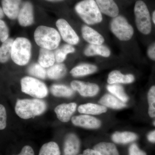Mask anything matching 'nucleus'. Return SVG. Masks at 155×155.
Segmentation results:
<instances>
[{
    "label": "nucleus",
    "instance_id": "nucleus-1",
    "mask_svg": "<svg viewBox=\"0 0 155 155\" xmlns=\"http://www.w3.org/2000/svg\"><path fill=\"white\" fill-rule=\"evenodd\" d=\"M47 109L46 103L39 99L18 100L15 110L21 119H27L41 115Z\"/></svg>",
    "mask_w": 155,
    "mask_h": 155
},
{
    "label": "nucleus",
    "instance_id": "nucleus-2",
    "mask_svg": "<svg viewBox=\"0 0 155 155\" xmlns=\"http://www.w3.org/2000/svg\"><path fill=\"white\" fill-rule=\"evenodd\" d=\"M75 11L84 22L94 25L102 22V15L95 0H82L76 4Z\"/></svg>",
    "mask_w": 155,
    "mask_h": 155
},
{
    "label": "nucleus",
    "instance_id": "nucleus-3",
    "mask_svg": "<svg viewBox=\"0 0 155 155\" xmlns=\"http://www.w3.org/2000/svg\"><path fill=\"white\" fill-rule=\"evenodd\" d=\"M34 39L39 46L50 50L57 48L61 40V35L58 31L43 25L38 26L35 29Z\"/></svg>",
    "mask_w": 155,
    "mask_h": 155
},
{
    "label": "nucleus",
    "instance_id": "nucleus-4",
    "mask_svg": "<svg viewBox=\"0 0 155 155\" xmlns=\"http://www.w3.org/2000/svg\"><path fill=\"white\" fill-rule=\"evenodd\" d=\"M134 16L137 28L140 32L148 35L151 32V17L148 7L143 0H137L134 6Z\"/></svg>",
    "mask_w": 155,
    "mask_h": 155
},
{
    "label": "nucleus",
    "instance_id": "nucleus-5",
    "mask_svg": "<svg viewBox=\"0 0 155 155\" xmlns=\"http://www.w3.org/2000/svg\"><path fill=\"white\" fill-rule=\"evenodd\" d=\"M31 45L28 39L17 38L12 46L11 58L15 64L25 66L30 60L31 56Z\"/></svg>",
    "mask_w": 155,
    "mask_h": 155
},
{
    "label": "nucleus",
    "instance_id": "nucleus-6",
    "mask_svg": "<svg viewBox=\"0 0 155 155\" xmlns=\"http://www.w3.org/2000/svg\"><path fill=\"white\" fill-rule=\"evenodd\" d=\"M21 90L22 92L37 99L47 96L48 89L43 82L34 78L26 76L21 80Z\"/></svg>",
    "mask_w": 155,
    "mask_h": 155
},
{
    "label": "nucleus",
    "instance_id": "nucleus-7",
    "mask_svg": "<svg viewBox=\"0 0 155 155\" xmlns=\"http://www.w3.org/2000/svg\"><path fill=\"white\" fill-rule=\"evenodd\" d=\"M110 28L112 33L122 41L130 40L134 33L132 26L122 15L113 18L110 23Z\"/></svg>",
    "mask_w": 155,
    "mask_h": 155
},
{
    "label": "nucleus",
    "instance_id": "nucleus-8",
    "mask_svg": "<svg viewBox=\"0 0 155 155\" xmlns=\"http://www.w3.org/2000/svg\"><path fill=\"white\" fill-rule=\"evenodd\" d=\"M56 26L63 39L68 44L72 45L79 42L78 35L67 20L63 19H58L56 22Z\"/></svg>",
    "mask_w": 155,
    "mask_h": 155
},
{
    "label": "nucleus",
    "instance_id": "nucleus-9",
    "mask_svg": "<svg viewBox=\"0 0 155 155\" xmlns=\"http://www.w3.org/2000/svg\"><path fill=\"white\" fill-rule=\"evenodd\" d=\"M72 89L84 97H93L97 94L99 87L94 83H85L80 81H73L71 83Z\"/></svg>",
    "mask_w": 155,
    "mask_h": 155
},
{
    "label": "nucleus",
    "instance_id": "nucleus-10",
    "mask_svg": "<svg viewBox=\"0 0 155 155\" xmlns=\"http://www.w3.org/2000/svg\"><path fill=\"white\" fill-rule=\"evenodd\" d=\"M19 24L23 27L32 25L34 21L33 7L29 2H25L20 8L18 16Z\"/></svg>",
    "mask_w": 155,
    "mask_h": 155
},
{
    "label": "nucleus",
    "instance_id": "nucleus-11",
    "mask_svg": "<svg viewBox=\"0 0 155 155\" xmlns=\"http://www.w3.org/2000/svg\"><path fill=\"white\" fill-rule=\"evenodd\" d=\"M71 120L75 126L87 129H97L101 127V124L99 119L88 115L73 116Z\"/></svg>",
    "mask_w": 155,
    "mask_h": 155
},
{
    "label": "nucleus",
    "instance_id": "nucleus-12",
    "mask_svg": "<svg viewBox=\"0 0 155 155\" xmlns=\"http://www.w3.org/2000/svg\"><path fill=\"white\" fill-rule=\"evenodd\" d=\"M77 104L75 103L63 104L57 106L54 109V112L57 118L61 122H67L71 119L72 114L76 110Z\"/></svg>",
    "mask_w": 155,
    "mask_h": 155
},
{
    "label": "nucleus",
    "instance_id": "nucleus-13",
    "mask_svg": "<svg viewBox=\"0 0 155 155\" xmlns=\"http://www.w3.org/2000/svg\"><path fill=\"white\" fill-rule=\"evenodd\" d=\"M80 147V140L77 135L73 133L67 134L64 140V155H77Z\"/></svg>",
    "mask_w": 155,
    "mask_h": 155
},
{
    "label": "nucleus",
    "instance_id": "nucleus-14",
    "mask_svg": "<svg viewBox=\"0 0 155 155\" xmlns=\"http://www.w3.org/2000/svg\"><path fill=\"white\" fill-rule=\"evenodd\" d=\"M95 1L102 14L112 18L119 15V7L114 0H95Z\"/></svg>",
    "mask_w": 155,
    "mask_h": 155
},
{
    "label": "nucleus",
    "instance_id": "nucleus-15",
    "mask_svg": "<svg viewBox=\"0 0 155 155\" xmlns=\"http://www.w3.org/2000/svg\"><path fill=\"white\" fill-rule=\"evenodd\" d=\"M22 0H2L3 11L9 19H15L18 17Z\"/></svg>",
    "mask_w": 155,
    "mask_h": 155
},
{
    "label": "nucleus",
    "instance_id": "nucleus-16",
    "mask_svg": "<svg viewBox=\"0 0 155 155\" xmlns=\"http://www.w3.org/2000/svg\"><path fill=\"white\" fill-rule=\"evenodd\" d=\"M81 34L83 38L90 44L102 45L104 41V39L101 34L87 25L82 27Z\"/></svg>",
    "mask_w": 155,
    "mask_h": 155
},
{
    "label": "nucleus",
    "instance_id": "nucleus-17",
    "mask_svg": "<svg viewBox=\"0 0 155 155\" xmlns=\"http://www.w3.org/2000/svg\"><path fill=\"white\" fill-rule=\"evenodd\" d=\"M134 80V77L131 74L124 75L118 70H114L108 75L107 82L110 84H130Z\"/></svg>",
    "mask_w": 155,
    "mask_h": 155
},
{
    "label": "nucleus",
    "instance_id": "nucleus-18",
    "mask_svg": "<svg viewBox=\"0 0 155 155\" xmlns=\"http://www.w3.org/2000/svg\"><path fill=\"white\" fill-rule=\"evenodd\" d=\"M55 61V54L52 50L41 48L39 54L38 64L44 68H49L54 65Z\"/></svg>",
    "mask_w": 155,
    "mask_h": 155
},
{
    "label": "nucleus",
    "instance_id": "nucleus-19",
    "mask_svg": "<svg viewBox=\"0 0 155 155\" xmlns=\"http://www.w3.org/2000/svg\"><path fill=\"white\" fill-rule=\"evenodd\" d=\"M78 110L81 114L86 115H99L107 111V108L104 106L91 103L81 105Z\"/></svg>",
    "mask_w": 155,
    "mask_h": 155
},
{
    "label": "nucleus",
    "instance_id": "nucleus-20",
    "mask_svg": "<svg viewBox=\"0 0 155 155\" xmlns=\"http://www.w3.org/2000/svg\"><path fill=\"white\" fill-rule=\"evenodd\" d=\"M97 69V68L94 65L81 64L73 68L70 73L74 77H82L94 73L96 72Z\"/></svg>",
    "mask_w": 155,
    "mask_h": 155
},
{
    "label": "nucleus",
    "instance_id": "nucleus-21",
    "mask_svg": "<svg viewBox=\"0 0 155 155\" xmlns=\"http://www.w3.org/2000/svg\"><path fill=\"white\" fill-rule=\"evenodd\" d=\"M99 102L104 107L114 109H122L126 106L125 103L110 94L104 95L100 100Z\"/></svg>",
    "mask_w": 155,
    "mask_h": 155
},
{
    "label": "nucleus",
    "instance_id": "nucleus-22",
    "mask_svg": "<svg viewBox=\"0 0 155 155\" xmlns=\"http://www.w3.org/2000/svg\"><path fill=\"white\" fill-rule=\"evenodd\" d=\"M137 138V135L135 134L127 131L122 132H116L113 134L112 137V140L114 142L122 144L132 142L136 140Z\"/></svg>",
    "mask_w": 155,
    "mask_h": 155
},
{
    "label": "nucleus",
    "instance_id": "nucleus-23",
    "mask_svg": "<svg viewBox=\"0 0 155 155\" xmlns=\"http://www.w3.org/2000/svg\"><path fill=\"white\" fill-rule=\"evenodd\" d=\"M66 72L67 68L65 65L59 63L49 67L47 72V75L50 79L56 80L64 77Z\"/></svg>",
    "mask_w": 155,
    "mask_h": 155
},
{
    "label": "nucleus",
    "instance_id": "nucleus-24",
    "mask_svg": "<svg viewBox=\"0 0 155 155\" xmlns=\"http://www.w3.org/2000/svg\"><path fill=\"white\" fill-rule=\"evenodd\" d=\"M14 41L13 39L8 38L2 43L0 47V63H6L11 58Z\"/></svg>",
    "mask_w": 155,
    "mask_h": 155
},
{
    "label": "nucleus",
    "instance_id": "nucleus-25",
    "mask_svg": "<svg viewBox=\"0 0 155 155\" xmlns=\"http://www.w3.org/2000/svg\"><path fill=\"white\" fill-rule=\"evenodd\" d=\"M94 150L97 151L102 155H119L116 146L111 143H100L94 147Z\"/></svg>",
    "mask_w": 155,
    "mask_h": 155
},
{
    "label": "nucleus",
    "instance_id": "nucleus-26",
    "mask_svg": "<svg viewBox=\"0 0 155 155\" xmlns=\"http://www.w3.org/2000/svg\"><path fill=\"white\" fill-rule=\"evenodd\" d=\"M50 90L52 94L57 97H68L74 94L72 89L63 84H53L51 87Z\"/></svg>",
    "mask_w": 155,
    "mask_h": 155
},
{
    "label": "nucleus",
    "instance_id": "nucleus-27",
    "mask_svg": "<svg viewBox=\"0 0 155 155\" xmlns=\"http://www.w3.org/2000/svg\"><path fill=\"white\" fill-rule=\"evenodd\" d=\"M75 49L72 45L65 44L63 45L55 52V60L58 63H61L66 60L68 54L74 53Z\"/></svg>",
    "mask_w": 155,
    "mask_h": 155
},
{
    "label": "nucleus",
    "instance_id": "nucleus-28",
    "mask_svg": "<svg viewBox=\"0 0 155 155\" xmlns=\"http://www.w3.org/2000/svg\"><path fill=\"white\" fill-rule=\"evenodd\" d=\"M39 155H61V151L56 143L50 142L42 146Z\"/></svg>",
    "mask_w": 155,
    "mask_h": 155
},
{
    "label": "nucleus",
    "instance_id": "nucleus-29",
    "mask_svg": "<svg viewBox=\"0 0 155 155\" xmlns=\"http://www.w3.org/2000/svg\"><path fill=\"white\" fill-rule=\"evenodd\" d=\"M107 89L108 91L123 102L126 103L128 101V96L121 85L117 84H110L107 86Z\"/></svg>",
    "mask_w": 155,
    "mask_h": 155
},
{
    "label": "nucleus",
    "instance_id": "nucleus-30",
    "mask_svg": "<svg viewBox=\"0 0 155 155\" xmlns=\"http://www.w3.org/2000/svg\"><path fill=\"white\" fill-rule=\"evenodd\" d=\"M28 74L41 79H45L47 76V72L44 67L39 64H34L31 65L28 69Z\"/></svg>",
    "mask_w": 155,
    "mask_h": 155
},
{
    "label": "nucleus",
    "instance_id": "nucleus-31",
    "mask_svg": "<svg viewBox=\"0 0 155 155\" xmlns=\"http://www.w3.org/2000/svg\"><path fill=\"white\" fill-rule=\"evenodd\" d=\"M148 102V114L152 118L155 117V86L150 88L147 94Z\"/></svg>",
    "mask_w": 155,
    "mask_h": 155
},
{
    "label": "nucleus",
    "instance_id": "nucleus-32",
    "mask_svg": "<svg viewBox=\"0 0 155 155\" xmlns=\"http://www.w3.org/2000/svg\"><path fill=\"white\" fill-rule=\"evenodd\" d=\"M96 55L108 58L110 55V51L107 47L102 45H92Z\"/></svg>",
    "mask_w": 155,
    "mask_h": 155
},
{
    "label": "nucleus",
    "instance_id": "nucleus-33",
    "mask_svg": "<svg viewBox=\"0 0 155 155\" xmlns=\"http://www.w3.org/2000/svg\"><path fill=\"white\" fill-rule=\"evenodd\" d=\"M9 29L5 22L0 19V41L3 42L8 38Z\"/></svg>",
    "mask_w": 155,
    "mask_h": 155
},
{
    "label": "nucleus",
    "instance_id": "nucleus-34",
    "mask_svg": "<svg viewBox=\"0 0 155 155\" xmlns=\"http://www.w3.org/2000/svg\"><path fill=\"white\" fill-rule=\"evenodd\" d=\"M7 125V113L5 108L0 104V130H4Z\"/></svg>",
    "mask_w": 155,
    "mask_h": 155
},
{
    "label": "nucleus",
    "instance_id": "nucleus-35",
    "mask_svg": "<svg viewBox=\"0 0 155 155\" xmlns=\"http://www.w3.org/2000/svg\"><path fill=\"white\" fill-rule=\"evenodd\" d=\"M129 155H147L145 152L140 149L135 143L130 146L129 149Z\"/></svg>",
    "mask_w": 155,
    "mask_h": 155
},
{
    "label": "nucleus",
    "instance_id": "nucleus-36",
    "mask_svg": "<svg viewBox=\"0 0 155 155\" xmlns=\"http://www.w3.org/2000/svg\"><path fill=\"white\" fill-rule=\"evenodd\" d=\"M147 54L150 59L155 61V42L150 45L147 48Z\"/></svg>",
    "mask_w": 155,
    "mask_h": 155
},
{
    "label": "nucleus",
    "instance_id": "nucleus-37",
    "mask_svg": "<svg viewBox=\"0 0 155 155\" xmlns=\"http://www.w3.org/2000/svg\"><path fill=\"white\" fill-rule=\"evenodd\" d=\"M17 155H35V153L32 147L27 145L23 147L21 152Z\"/></svg>",
    "mask_w": 155,
    "mask_h": 155
},
{
    "label": "nucleus",
    "instance_id": "nucleus-38",
    "mask_svg": "<svg viewBox=\"0 0 155 155\" xmlns=\"http://www.w3.org/2000/svg\"><path fill=\"white\" fill-rule=\"evenodd\" d=\"M84 54L87 57H91V56H96L95 53L93 48L92 45H89L85 48L84 51Z\"/></svg>",
    "mask_w": 155,
    "mask_h": 155
},
{
    "label": "nucleus",
    "instance_id": "nucleus-39",
    "mask_svg": "<svg viewBox=\"0 0 155 155\" xmlns=\"http://www.w3.org/2000/svg\"><path fill=\"white\" fill-rule=\"evenodd\" d=\"M78 155H102L97 151L94 150L87 149L84 151L83 154Z\"/></svg>",
    "mask_w": 155,
    "mask_h": 155
},
{
    "label": "nucleus",
    "instance_id": "nucleus-40",
    "mask_svg": "<svg viewBox=\"0 0 155 155\" xmlns=\"http://www.w3.org/2000/svg\"><path fill=\"white\" fill-rule=\"evenodd\" d=\"M148 140L152 143H155V130L150 132L147 135Z\"/></svg>",
    "mask_w": 155,
    "mask_h": 155
},
{
    "label": "nucleus",
    "instance_id": "nucleus-41",
    "mask_svg": "<svg viewBox=\"0 0 155 155\" xmlns=\"http://www.w3.org/2000/svg\"><path fill=\"white\" fill-rule=\"evenodd\" d=\"M4 16H5V13H4L3 9L0 7V19L3 18Z\"/></svg>",
    "mask_w": 155,
    "mask_h": 155
},
{
    "label": "nucleus",
    "instance_id": "nucleus-42",
    "mask_svg": "<svg viewBox=\"0 0 155 155\" xmlns=\"http://www.w3.org/2000/svg\"><path fill=\"white\" fill-rule=\"evenodd\" d=\"M152 19L153 22L155 25V9L153 11L152 13Z\"/></svg>",
    "mask_w": 155,
    "mask_h": 155
},
{
    "label": "nucleus",
    "instance_id": "nucleus-43",
    "mask_svg": "<svg viewBox=\"0 0 155 155\" xmlns=\"http://www.w3.org/2000/svg\"><path fill=\"white\" fill-rule=\"evenodd\" d=\"M46 1L51 2H61V1H63V0H46Z\"/></svg>",
    "mask_w": 155,
    "mask_h": 155
},
{
    "label": "nucleus",
    "instance_id": "nucleus-44",
    "mask_svg": "<svg viewBox=\"0 0 155 155\" xmlns=\"http://www.w3.org/2000/svg\"><path fill=\"white\" fill-rule=\"evenodd\" d=\"M153 125H154V126H155V122H154Z\"/></svg>",
    "mask_w": 155,
    "mask_h": 155
}]
</instances>
